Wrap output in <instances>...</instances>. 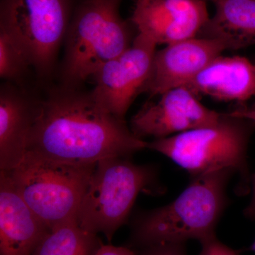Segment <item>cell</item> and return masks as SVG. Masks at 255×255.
Listing matches in <instances>:
<instances>
[{"mask_svg": "<svg viewBox=\"0 0 255 255\" xmlns=\"http://www.w3.org/2000/svg\"><path fill=\"white\" fill-rule=\"evenodd\" d=\"M40 95L27 152L43 158L76 164L127 157L146 148L121 120L82 87L59 85Z\"/></svg>", "mask_w": 255, "mask_h": 255, "instance_id": "cell-1", "label": "cell"}, {"mask_svg": "<svg viewBox=\"0 0 255 255\" xmlns=\"http://www.w3.org/2000/svg\"><path fill=\"white\" fill-rule=\"evenodd\" d=\"M233 173L223 169L194 178L171 204L140 216L134 223L132 246L185 244L189 240L202 243L216 237L215 230L227 204L226 186Z\"/></svg>", "mask_w": 255, "mask_h": 255, "instance_id": "cell-2", "label": "cell"}, {"mask_svg": "<svg viewBox=\"0 0 255 255\" xmlns=\"http://www.w3.org/2000/svg\"><path fill=\"white\" fill-rule=\"evenodd\" d=\"M122 1L80 0L77 3L64 41L60 85L82 87L104 64L131 46L136 35L131 21L121 16Z\"/></svg>", "mask_w": 255, "mask_h": 255, "instance_id": "cell-3", "label": "cell"}, {"mask_svg": "<svg viewBox=\"0 0 255 255\" xmlns=\"http://www.w3.org/2000/svg\"><path fill=\"white\" fill-rule=\"evenodd\" d=\"M96 164L59 162L26 152L17 167L6 172L25 202L51 231L77 220Z\"/></svg>", "mask_w": 255, "mask_h": 255, "instance_id": "cell-4", "label": "cell"}, {"mask_svg": "<svg viewBox=\"0 0 255 255\" xmlns=\"http://www.w3.org/2000/svg\"><path fill=\"white\" fill-rule=\"evenodd\" d=\"M155 177L150 166L137 165L127 157L98 161L79 209V226L112 241L127 221L137 195L150 191Z\"/></svg>", "mask_w": 255, "mask_h": 255, "instance_id": "cell-5", "label": "cell"}, {"mask_svg": "<svg viewBox=\"0 0 255 255\" xmlns=\"http://www.w3.org/2000/svg\"><path fill=\"white\" fill-rule=\"evenodd\" d=\"M76 4L75 0H1L0 31L23 50L42 82L54 73Z\"/></svg>", "mask_w": 255, "mask_h": 255, "instance_id": "cell-6", "label": "cell"}, {"mask_svg": "<svg viewBox=\"0 0 255 255\" xmlns=\"http://www.w3.org/2000/svg\"><path fill=\"white\" fill-rule=\"evenodd\" d=\"M248 122L223 113L214 125L155 139L147 142V147L169 157L193 178L223 169H232L244 177Z\"/></svg>", "mask_w": 255, "mask_h": 255, "instance_id": "cell-7", "label": "cell"}, {"mask_svg": "<svg viewBox=\"0 0 255 255\" xmlns=\"http://www.w3.org/2000/svg\"><path fill=\"white\" fill-rule=\"evenodd\" d=\"M157 46L150 38L137 33L131 46L104 64L92 77L95 82L92 93L117 118L125 121L132 102L142 93L150 78Z\"/></svg>", "mask_w": 255, "mask_h": 255, "instance_id": "cell-8", "label": "cell"}, {"mask_svg": "<svg viewBox=\"0 0 255 255\" xmlns=\"http://www.w3.org/2000/svg\"><path fill=\"white\" fill-rule=\"evenodd\" d=\"M223 113L203 105L188 87H176L148 102L132 117L130 130L135 136L164 138L197 128L214 125Z\"/></svg>", "mask_w": 255, "mask_h": 255, "instance_id": "cell-9", "label": "cell"}, {"mask_svg": "<svg viewBox=\"0 0 255 255\" xmlns=\"http://www.w3.org/2000/svg\"><path fill=\"white\" fill-rule=\"evenodd\" d=\"M210 16L206 0H135L130 21L157 45L195 38Z\"/></svg>", "mask_w": 255, "mask_h": 255, "instance_id": "cell-10", "label": "cell"}, {"mask_svg": "<svg viewBox=\"0 0 255 255\" xmlns=\"http://www.w3.org/2000/svg\"><path fill=\"white\" fill-rule=\"evenodd\" d=\"M226 50L222 41L201 37L167 45L156 51L150 78L142 93L153 97L176 87L186 86Z\"/></svg>", "mask_w": 255, "mask_h": 255, "instance_id": "cell-11", "label": "cell"}, {"mask_svg": "<svg viewBox=\"0 0 255 255\" xmlns=\"http://www.w3.org/2000/svg\"><path fill=\"white\" fill-rule=\"evenodd\" d=\"M40 95L4 82L0 88V170H12L27 152L28 139L36 122Z\"/></svg>", "mask_w": 255, "mask_h": 255, "instance_id": "cell-12", "label": "cell"}, {"mask_svg": "<svg viewBox=\"0 0 255 255\" xmlns=\"http://www.w3.org/2000/svg\"><path fill=\"white\" fill-rule=\"evenodd\" d=\"M50 232L0 170V255H32Z\"/></svg>", "mask_w": 255, "mask_h": 255, "instance_id": "cell-13", "label": "cell"}, {"mask_svg": "<svg viewBox=\"0 0 255 255\" xmlns=\"http://www.w3.org/2000/svg\"><path fill=\"white\" fill-rule=\"evenodd\" d=\"M185 87L198 96L244 103L255 96V64L245 57L221 55Z\"/></svg>", "mask_w": 255, "mask_h": 255, "instance_id": "cell-14", "label": "cell"}, {"mask_svg": "<svg viewBox=\"0 0 255 255\" xmlns=\"http://www.w3.org/2000/svg\"><path fill=\"white\" fill-rule=\"evenodd\" d=\"M216 11L198 35L222 41L228 50L255 46V0H216Z\"/></svg>", "mask_w": 255, "mask_h": 255, "instance_id": "cell-15", "label": "cell"}, {"mask_svg": "<svg viewBox=\"0 0 255 255\" xmlns=\"http://www.w3.org/2000/svg\"><path fill=\"white\" fill-rule=\"evenodd\" d=\"M102 243L97 235L84 231L73 220L52 230L32 255H93Z\"/></svg>", "mask_w": 255, "mask_h": 255, "instance_id": "cell-16", "label": "cell"}, {"mask_svg": "<svg viewBox=\"0 0 255 255\" xmlns=\"http://www.w3.org/2000/svg\"><path fill=\"white\" fill-rule=\"evenodd\" d=\"M33 70L23 50L9 36L0 31V77L5 82L27 86L26 79Z\"/></svg>", "mask_w": 255, "mask_h": 255, "instance_id": "cell-17", "label": "cell"}, {"mask_svg": "<svg viewBox=\"0 0 255 255\" xmlns=\"http://www.w3.org/2000/svg\"><path fill=\"white\" fill-rule=\"evenodd\" d=\"M137 255H187L185 244L161 243L140 248Z\"/></svg>", "mask_w": 255, "mask_h": 255, "instance_id": "cell-18", "label": "cell"}, {"mask_svg": "<svg viewBox=\"0 0 255 255\" xmlns=\"http://www.w3.org/2000/svg\"><path fill=\"white\" fill-rule=\"evenodd\" d=\"M201 251L199 255H241V251H236L223 244L214 237L201 243Z\"/></svg>", "mask_w": 255, "mask_h": 255, "instance_id": "cell-19", "label": "cell"}, {"mask_svg": "<svg viewBox=\"0 0 255 255\" xmlns=\"http://www.w3.org/2000/svg\"><path fill=\"white\" fill-rule=\"evenodd\" d=\"M93 255H137L136 253L127 247H117L102 243Z\"/></svg>", "mask_w": 255, "mask_h": 255, "instance_id": "cell-20", "label": "cell"}, {"mask_svg": "<svg viewBox=\"0 0 255 255\" xmlns=\"http://www.w3.org/2000/svg\"><path fill=\"white\" fill-rule=\"evenodd\" d=\"M232 117L246 119L255 124V103L250 107H241L228 113Z\"/></svg>", "mask_w": 255, "mask_h": 255, "instance_id": "cell-21", "label": "cell"}, {"mask_svg": "<svg viewBox=\"0 0 255 255\" xmlns=\"http://www.w3.org/2000/svg\"><path fill=\"white\" fill-rule=\"evenodd\" d=\"M246 215L252 219H255V174L253 177V194L251 204L246 209Z\"/></svg>", "mask_w": 255, "mask_h": 255, "instance_id": "cell-22", "label": "cell"}, {"mask_svg": "<svg viewBox=\"0 0 255 255\" xmlns=\"http://www.w3.org/2000/svg\"><path fill=\"white\" fill-rule=\"evenodd\" d=\"M251 250L252 251L255 252V241L254 243H253V244L252 245L251 247Z\"/></svg>", "mask_w": 255, "mask_h": 255, "instance_id": "cell-23", "label": "cell"}, {"mask_svg": "<svg viewBox=\"0 0 255 255\" xmlns=\"http://www.w3.org/2000/svg\"><path fill=\"white\" fill-rule=\"evenodd\" d=\"M211 1H214H214H216V0H211Z\"/></svg>", "mask_w": 255, "mask_h": 255, "instance_id": "cell-24", "label": "cell"}]
</instances>
